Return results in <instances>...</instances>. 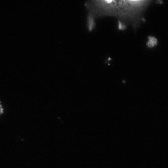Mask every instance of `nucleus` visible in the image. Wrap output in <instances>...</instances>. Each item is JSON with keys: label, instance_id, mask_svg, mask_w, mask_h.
Instances as JSON below:
<instances>
[{"label": "nucleus", "instance_id": "f257e3e1", "mask_svg": "<svg viewBox=\"0 0 168 168\" xmlns=\"http://www.w3.org/2000/svg\"><path fill=\"white\" fill-rule=\"evenodd\" d=\"M152 1L143 0H101L90 1L85 4L89 13L93 18L115 16L132 23L134 30L145 22L143 13Z\"/></svg>", "mask_w": 168, "mask_h": 168}, {"label": "nucleus", "instance_id": "f03ea898", "mask_svg": "<svg viewBox=\"0 0 168 168\" xmlns=\"http://www.w3.org/2000/svg\"><path fill=\"white\" fill-rule=\"evenodd\" d=\"M93 16L89 13L87 16V28L89 32H92L95 27V22Z\"/></svg>", "mask_w": 168, "mask_h": 168}, {"label": "nucleus", "instance_id": "20e7f679", "mask_svg": "<svg viewBox=\"0 0 168 168\" xmlns=\"http://www.w3.org/2000/svg\"><path fill=\"white\" fill-rule=\"evenodd\" d=\"M118 29L119 30H124L126 29V25L125 22L118 20Z\"/></svg>", "mask_w": 168, "mask_h": 168}, {"label": "nucleus", "instance_id": "39448f33", "mask_svg": "<svg viewBox=\"0 0 168 168\" xmlns=\"http://www.w3.org/2000/svg\"><path fill=\"white\" fill-rule=\"evenodd\" d=\"M157 3H158V4H162L163 3V1H156Z\"/></svg>", "mask_w": 168, "mask_h": 168}, {"label": "nucleus", "instance_id": "7ed1b4c3", "mask_svg": "<svg viewBox=\"0 0 168 168\" xmlns=\"http://www.w3.org/2000/svg\"><path fill=\"white\" fill-rule=\"evenodd\" d=\"M148 41L147 43V46L149 48L154 47L158 44V40L156 37L153 36H149L148 37Z\"/></svg>", "mask_w": 168, "mask_h": 168}]
</instances>
